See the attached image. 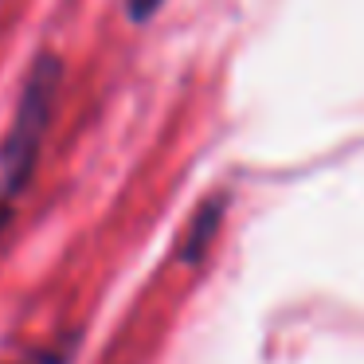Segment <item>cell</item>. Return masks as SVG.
Listing matches in <instances>:
<instances>
[{
	"label": "cell",
	"instance_id": "cell-1",
	"mask_svg": "<svg viewBox=\"0 0 364 364\" xmlns=\"http://www.w3.org/2000/svg\"><path fill=\"white\" fill-rule=\"evenodd\" d=\"M55 90H59V63L51 55H43L40 63H36V71L28 75L16 122H12L9 141L0 149V228L9 223L12 204H16V196L24 192L28 176H32V168H36L43 129H48V118H51V102H55Z\"/></svg>",
	"mask_w": 364,
	"mask_h": 364
},
{
	"label": "cell",
	"instance_id": "cell-2",
	"mask_svg": "<svg viewBox=\"0 0 364 364\" xmlns=\"http://www.w3.org/2000/svg\"><path fill=\"white\" fill-rule=\"evenodd\" d=\"M161 4H165V0H129V16H134L137 24H141V20H149L153 12L161 9Z\"/></svg>",
	"mask_w": 364,
	"mask_h": 364
}]
</instances>
